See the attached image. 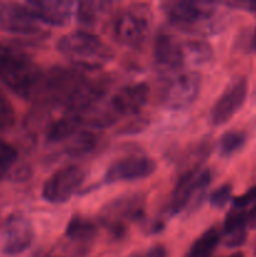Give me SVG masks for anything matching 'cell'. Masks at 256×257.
Returning a JSON list of instances; mask_svg holds the SVG:
<instances>
[{
    "mask_svg": "<svg viewBox=\"0 0 256 257\" xmlns=\"http://www.w3.org/2000/svg\"><path fill=\"white\" fill-rule=\"evenodd\" d=\"M105 87L89 79L79 69L53 67L44 72L38 99L83 114L104 98Z\"/></svg>",
    "mask_w": 256,
    "mask_h": 257,
    "instance_id": "obj_1",
    "label": "cell"
},
{
    "mask_svg": "<svg viewBox=\"0 0 256 257\" xmlns=\"http://www.w3.org/2000/svg\"><path fill=\"white\" fill-rule=\"evenodd\" d=\"M44 72L17 47L0 43V80L23 99H35Z\"/></svg>",
    "mask_w": 256,
    "mask_h": 257,
    "instance_id": "obj_2",
    "label": "cell"
},
{
    "mask_svg": "<svg viewBox=\"0 0 256 257\" xmlns=\"http://www.w3.org/2000/svg\"><path fill=\"white\" fill-rule=\"evenodd\" d=\"M57 49L77 69L95 70L113 59V50L98 35L88 30H75L59 38Z\"/></svg>",
    "mask_w": 256,
    "mask_h": 257,
    "instance_id": "obj_3",
    "label": "cell"
},
{
    "mask_svg": "<svg viewBox=\"0 0 256 257\" xmlns=\"http://www.w3.org/2000/svg\"><path fill=\"white\" fill-rule=\"evenodd\" d=\"M161 7L170 24L182 32L206 33L207 29H213V3L178 0L162 3Z\"/></svg>",
    "mask_w": 256,
    "mask_h": 257,
    "instance_id": "obj_4",
    "label": "cell"
},
{
    "mask_svg": "<svg viewBox=\"0 0 256 257\" xmlns=\"http://www.w3.org/2000/svg\"><path fill=\"white\" fill-rule=\"evenodd\" d=\"M152 13L146 4H133L120 10L113 22V37L120 45L141 48L150 37Z\"/></svg>",
    "mask_w": 256,
    "mask_h": 257,
    "instance_id": "obj_5",
    "label": "cell"
},
{
    "mask_svg": "<svg viewBox=\"0 0 256 257\" xmlns=\"http://www.w3.org/2000/svg\"><path fill=\"white\" fill-rule=\"evenodd\" d=\"M211 183V171L201 167L186 171L178 178L171 195L170 212L172 215L183 212L187 208H196L205 197Z\"/></svg>",
    "mask_w": 256,
    "mask_h": 257,
    "instance_id": "obj_6",
    "label": "cell"
},
{
    "mask_svg": "<svg viewBox=\"0 0 256 257\" xmlns=\"http://www.w3.org/2000/svg\"><path fill=\"white\" fill-rule=\"evenodd\" d=\"M146 198L143 195H125L110 201L100 211V221L115 237H120L131 222L145 215Z\"/></svg>",
    "mask_w": 256,
    "mask_h": 257,
    "instance_id": "obj_7",
    "label": "cell"
},
{
    "mask_svg": "<svg viewBox=\"0 0 256 257\" xmlns=\"http://www.w3.org/2000/svg\"><path fill=\"white\" fill-rule=\"evenodd\" d=\"M202 77L198 72H182L171 75L161 90V103L171 110L191 107L200 95Z\"/></svg>",
    "mask_w": 256,
    "mask_h": 257,
    "instance_id": "obj_8",
    "label": "cell"
},
{
    "mask_svg": "<svg viewBox=\"0 0 256 257\" xmlns=\"http://www.w3.org/2000/svg\"><path fill=\"white\" fill-rule=\"evenodd\" d=\"M85 177L87 171L78 165L59 168L43 185L42 197L54 205L68 202L78 192Z\"/></svg>",
    "mask_w": 256,
    "mask_h": 257,
    "instance_id": "obj_9",
    "label": "cell"
},
{
    "mask_svg": "<svg viewBox=\"0 0 256 257\" xmlns=\"http://www.w3.org/2000/svg\"><path fill=\"white\" fill-rule=\"evenodd\" d=\"M248 84L246 78L238 77L226 87L222 94L217 98L210 112V123L215 127L226 124L245 103L247 97Z\"/></svg>",
    "mask_w": 256,
    "mask_h": 257,
    "instance_id": "obj_10",
    "label": "cell"
},
{
    "mask_svg": "<svg viewBox=\"0 0 256 257\" xmlns=\"http://www.w3.org/2000/svg\"><path fill=\"white\" fill-rule=\"evenodd\" d=\"M157 170V163L153 158L143 155H132L114 161L107 168L104 175L105 183L132 182L145 180Z\"/></svg>",
    "mask_w": 256,
    "mask_h": 257,
    "instance_id": "obj_11",
    "label": "cell"
},
{
    "mask_svg": "<svg viewBox=\"0 0 256 257\" xmlns=\"http://www.w3.org/2000/svg\"><path fill=\"white\" fill-rule=\"evenodd\" d=\"M150 87L146 83H132L118 89L107 102L108 108L119 120L122 117L137 115L148 103Z\"/></svg>",
    "mask_w": 256,
    "mask_h": 257,
    "instance_id": "obj_12",
    "label": "cell"
},
{
    "mask_svg": "<svg viewBox=\"0 0 256 257\" xmlns=\"http://www.w3.org/2000/svg\"><path fill=\"white\" fill-rule=\"evenodd\" d=\"M153 59L158 69L166 73L180 72L187 63L185 44L170 33H160L153 44Z\"/></svg>",
    "mask_w": 256,
    "mask_h": 257,
    "instance_id": "obj_13",
    "label": "cell"
},
{
    "mask_svg": "<svg viewBox=\"0 0 256 257\" xmlns=\"http://www.w3.org/2000/svg\"><path fill=\"white\" fill-rule=\"evenodd\" d=\"M35 238L32 222L20 213H13L5 221L3 252L8 256H18L33 245Z\"/></svg>",
    "mask_w": 256,
    "mask_h": 257,
    "instance_id": "obj_14",
    "label": "cell"
},
{
    "mask_svg": "<svg viewBox=\"0 0 256 257\" xmlns=\"http://www.w3.org/2000/svg\"><path fill=\"white\" fill-rule=\"evenodd\" d=\"M0 30L10 34L32 37L40 32V27L27 5L7 3L0 4Z\"/></svg>",
    "mask_w": 256,
    "mask_h": 257,
    "instance_id": "obj_15",
    "label": "cell"
},
{
    "mask_svg": "<svg viewBox=\"0 0 256 257\" xmlns=\"http://www.w3.org/2000/svg\"><path fill=\"white\" fill-rule=\"evenodd\" d=\"M25 5L38 22L52 27H65L73 15V3L67 0H35Z\"/></svg>",
    "mask_w": 256,
    "mask_h": 257,
    "instance_id": "obj_16",
    "label": "cell"
},
{
    "mask_svg": "<svg viewBox=\"0 0 256 257\" xmlns=\"http://www.w3.org/2000/svg\"><path fill=\"white\" fill-rule=\"evenodd\" d=\"M221 236L228 247H240L245 243L246 238H247L246 210L232 207V210L226 216Z\"/></svg>",
    "mask_w": 256,
    "mask_h": 257,
    "instance_id": "obj_17",
    "label": "cell"
},
{
    "mask_svg": "<svg viewBox=\"0 0 256 257\" xmlns=\"http://www.w3.org/2000/svg\"><path fill=\"white\" fill-rule=\"evenodd\" d=\"M83 127L82 118L79 114L72 112H65L58 119L53 120L45 130V141L48 143L67 142L75 133L79 132Z\"/></svg>",
    "mask_w": 256,
    "mask_h": 257,
    "instance_id": "obj_18",
    "label": "cell"
},
{
    "mask_svg": "<svg viewBox=\"0 0 256 257\" xmlns=\"http://www.w3.org/2000/svg\"><path fill=\"white\" fill-rule=\"evenodd\" d=\"M95 235H97L95 222L79 213L73 215L65 227V238L74 242L88 245Z\"/></svg>",
    "mask_w": 256,
    "mask_h": 257,
    "instance_id": "obj_19",
    "label": "cell"
},
{
    "mask_svg": "<svg viewBox=\"0 0 256 257\" xmlns=\"http://www.w3.org/2000/svg\"><path fill=\"white\" fill-rule=\"evenodd\" d=\"M110 2H80L77 4V20L85 28H94L112 10Z\"/></svg>",
    "mask_w": 256,
    "mask_h": 257,
    "instance_id": "obj_20",
    "label": "cell"
},
{
    "mask_svg": "<svg viewBox=\"0 0 256 257\" xmlns=\"http://www.w3.org/2000/svg\"><path fill=\"white\" fill-rule=\"evenodd\" d=\"M99 138L93 131L80 130L67 141L64 151L69 157H84L97 150Z\"/></svg>",
    "mask_w": 256,
    "mask_h": 257,
    "instance_id": "obj_21",
    "label": "cell"
},
{
    "mask_svg": "<svg viewBox=\"0 0 256 257\" xmlns=\"http://www.w3.org/2000/svg\"><path fill=\"white\" fill-rule=\"evenodd\" d=\"M221 237V231L217 227L207 228L193 241L185 257H212Z\"/></svg>",
    "mask_w": 256,
    "mask_h": 257,
    "instance_id": "obj_22",
    "label": "cell"
},
{
    "mask_svg": "<svg viewBox=\"0 0 256 257\" xmlns=\"http://www.w3.org/2000/svg\"><path fill=\"white\" fill-rule=\"evenodd\" d=\"M185 52L188 62L195 65L207 64L213 57V50L210 43L201 39H192L186 42Z\"/></svg>",
    "mask_w": 256,
    "mask_h": 257,
    "instance_id": "obj_23",
    "label": "cell"
},
{
    "mask_svg": "<svg viewBox=\"0 0 256 257\" xmlns=\"http://www.w3.org/2000/svg\"><path fill=\"white\" fill-rule=\"evenodd\" d=\"M246 143V135L240 131H228L223 133L218 141V152L222 157H231L243 147Z\"/></svg>",
    "mask_w": 256,
    "mask_h": 257,
    "instance_id": "obj_24",
    "label": "cell"
},
{
    "mask_svg": "<svg viewBox=\"0 0 256 257\" xmlns=\"http://www.w3.org/2000/svg\"><path fill=\"white\" fill-rule=\"evenodd\" d=\"M18 161V151L14 146L0 140V181L9 173Z\"/></svg>",
    "mask_w": 256,
    "mask_h": 257,
    "instance_id": "obj_25",
    "label": "cell"
},
{
    "mask_svg": "<svg viewBox=\"0 0 256 257\" xmlns=\"http://www.w3.org/2000/svg\"><path fill=\"white\" fill-rule=\"evenodd\" d=\"M15 123V110L4 93L0 90V132L8 131Z\"/></svg>",
    "mask_w": 256,
    "mask_h": 257,
    "instance_id": "obj_26",
    "label": "cell"
},
{
    "mask_svg": "<svg viewBox=\"0 0 256 257\" xmlns=\"http://www.w3.org/2000/svg\"><path fill=\"white\" fill-rule=\"evenodd\" d=\"M231 195H232V186L230 183H225L211 192V195L208 196V202L213 208H223L230 202Z\"/></svg>",
    "mask_w": 256,
    "mask_h": 257,
    "instance_id": "obj_27",
    "label": "cell"
},
{
    "mask_svg": "<svg viewBox=\"0 0 256 257\" xmlns=\"http://www.w3.org/2000/svg\"><path fill=\"white\" fill-rule=\"evenodd\" d=\"M227 7L231 8H241V9H246L247 12L253 13L256 14V0L253 2H230V3H225Z\"/></svg>",
    "mask_w": 256,
    "mask_h": 257,
    "instance_id": "obj_28",
    "label": "cell"
},
{
    "mask_svg": "<svg viewBox=\"0 0 256 257\" xmlns=\"http://www.w3.org/2000/svg\"><path fill=\"white\" fill-rule=\"evenodd\" d=\"M246 217H247V227L256 228V205L250 211H246Z\"/></svg>",
    "mask_w": 256,
    "mask_h": 257,
    "instance_id": "obj_29",
    "label": "cell"
},
{
    "mask_svg": "<svg viewBox=\"0 0 256 257\" xmlns=\"http://www.w3.org/2000/svg\"><path fill=\"white\" fill-rule=\"evenodd\" d=\"M251 48L256 50V29H255V32H253L252 38H251Z\"/></svg>",
    "mask_w": 256,
    "mask_h": 257,
    "instance_id": "obj_30",
    "label": "cell"
}]
</instances>
